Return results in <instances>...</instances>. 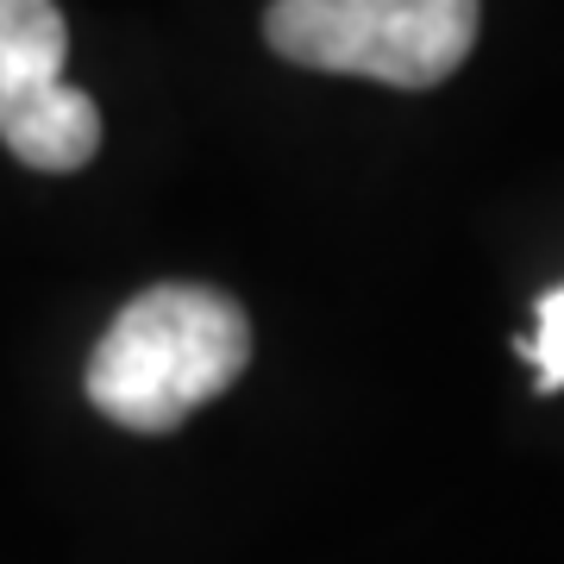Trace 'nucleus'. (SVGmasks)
Returning <instances> with one entry per match:
<instances>
[{"mask_svg": "<svg viewBox=\"0 0 564 564\" xmlns=\"http://www.w3.org/2000/svg\"><path fill=\"white\" fill-rule=\"evenodd\" d=\"M477 0H276L270 44L302 69L433 88L477 44Z\"/></svg>", "mask_w": 564, "mask_h": 564, "instance_id": "f03ea898", "label": "nucleus"}, {"mask_svg": "<svg viewBox=\"0 0 564 564\" xmlns=\"http://www.w3.org/2000/svg\"><path fill=\"white\" fill-rule=\"evenodd\" d=\"M533 339L521 345L527 358H533V383L540 389H564V282L552 289V295H540V307H533Z\"/></svg>", "mask_w": 564, "mask_h": 564, "instance_id": "20e7f679", "label": "nucleus"}, {"mask_svg": "<svg viewBox=\"0 0 564 564\" xmlns=\"http://www.w3.org/2000/svg\"><path fill=\"white\" fill-rule=\"evenodd\" d=\"M251 326L239 302L202 282H163L120 307L88 358V402L132 433H170L239 383Z\"/></svg>", "mask_w": 564, "mask_h": 564, "instance_id": "f257e3e1", "label": "nucleus"}, {"mask_svg": "<svg viewBox=\"0 0 564 564\" xmlns=\"http://www.w3.org/2000/svg\"><path fill=\"white\" fill-rule=\"evenodd\" d=\"M69 32L51 0H0V139L32 170H82L101 144L95 101L63 82Z\"/></svg>", "mask_w": 564, "mask_h": 564, "instance_id": "7ed1b4c3", "label": "nucleus"}]
</instances>
